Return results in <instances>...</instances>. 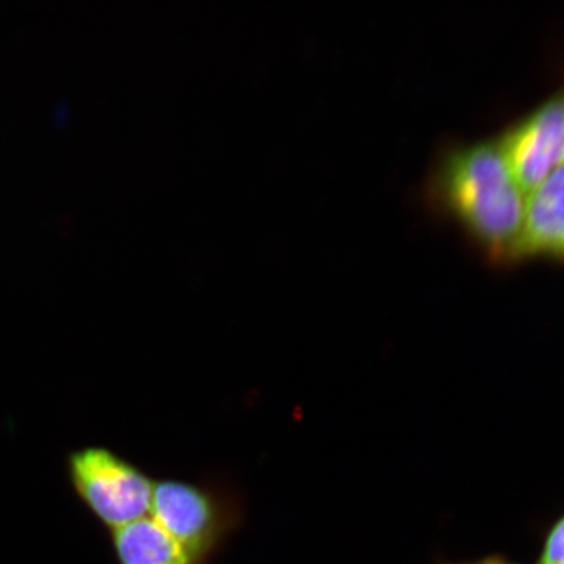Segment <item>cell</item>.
Here are the masks:
<instances>
[{
	"mask_svg": "<svg viewBox=\"0 0 564 564\" xmlns=\"http://www.w3.org/2000/svg\"><path fill=\"white\" fill-rule=\"evenodd\" d=\"M499 141L514 178L531 195L564 164V89Z\"/></svg>",
	"mask_w": 564,
	"mask_h": 564,
	"instance_id": "obj_4",
	"label": "cell"
},
{
	"mask_svg": "<svg viewBox=\"0 0 564 564\" xmlns=\"http://www.w3.org/2000/svg\"><path fill=\"white\" fill-rule=\"evenodd\" d=\"M539 564H564V517L550 529Z\"/></svg>",
	"mask_w": 564,
	"mask_h": 564,
	"instance_id": "obj_7",
	"label": "cell"
},
{
	"mask_svg": "<svg viewBox=\"0 0 564 564\" xmlns=\"http://www.w3.org/2000/svg\"><path fill=\"white\" fill-rule=\"evenodd\" d=\"M151 517L172 535L189 564H209L243 519L241 498L218 481L156 479Z\"/></svg>",
	"mask_w": 564,
	"mask_h": 564,
	"instance_id": "obj_2",
	"label": "cell"
},
{
	"mask_svg": "<svg viewBox=\"0 0 564 564\" xmlns=\"http://www.w3.org/2000/svg\"><path fill=\"white\" fill-rule=\"evenodd\" d=\"M478 564H514L500 558V556H490V558L479 562Z\"/></svg>",
	"mask_w": 564,
	"mask_h": 564,
	"instance_id": "obj_8",
	"label": "cell"
},
{
	"mask_svg": "<svg viewBox=\"0 0 564 564\" xmlns=\"http://www.w3.org/2000/svg\"><path fill=\"white\" fill-rule=\"evenodd\" d=\"M564 258V164L528 196L523 232L513 258Z\"/></svg>",
	"mask_w": 564,
	"mask_h": 564,
	"instance_id": "obj_5",
	"label": "cell"
},
{
	"mask_svg": "<svg viewBox=\"0 0 564 564\" xmlns=\"http://www.w3.org/2000/svg\"><path fill=\"white\" fill-rule=\"evenodd\" d=\"M441 188L453 214L494 256L513 258L523 232L528 196L500 141H485L451 153Z\"/></svg>",
	"mask_w": 564,
	"mask_h": 564,
	"instance_id": "obj_1",
	"label": "cell"
},
{
	"mask_svg": "<svg viewBox=\"0 0 564 564\" xmlns=\"http://www.w3.org/2000/svg\"><path fill=\"white\" fill-rule=\"evenodd\" d=\"M66 467L77 499L110 532L151 512L154 479L115 451L100 446L73 451Z\"/></svg>",
	"mask_w": 564,
	"mask_h": 564,
	"instance_id": "obj_3",
	"label": "cell"
},
{
	"mask_svg": "<svg viewBox=\"0 0 564 564\" xmlns=\"http://www.w3.org/2000/svg\"><path fill=\"white\" fill-rule=\"evenodd\" d=\"M118 564H189L171 534L152 517L110 532Z\"/></svg>",
	"mask_w": 564,
	"mask_h": 564,
	"instance_id": "obj_6",
	"label": "cell"
}]
</instances>
